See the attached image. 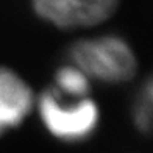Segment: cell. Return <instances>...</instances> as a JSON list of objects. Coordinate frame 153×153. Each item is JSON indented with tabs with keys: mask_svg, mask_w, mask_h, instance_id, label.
<instances>
[{
	"mask_svg": "<svg viewBox=\"0 0 153 153\" xmlns=\"http://www.w3.org/2000/svg\"><path fill=\"white\" fill-rule=\"evenodd\" d=\"M67 58L89 80L108 85L131 80L137 69L133 48L117 34H102L76 41L69 47Z\"/></svg>",
	"mask_w": 153,
	"mask_h": 153,
	"instance_id": "obj_1",
	"label": "cell"
},
{
	"mask_svg": "<svg viewBox=\"0 0 153 153\" xmlns=\"http://www.w3.org/2000/svg\"><path fill=\"white\" fill-rule=\"evenodd\" d=\"M38 113L45 130L64 142L89 139L100 122V109L89 95L66 97L53 88H48L38 99Z\"/></svg>",
	"mask_w": 153,
	"mask_h": 153,
	"instance_id": "obj_2",
	"label": "cell"
},
{
	"mask_svg": "<svg viewBox=\"0 0 153 153\" xmlns=\"http://www.w3.org/2000/svg\"><path fill=\"white\" fill-rule=\"evenodd\" d=\"M119 0H33L36 14L59 28L92 27L106 20Z\"/></svg>",
	"mask_w": 153,
	"mask_h": 153,
	"instance_id": "obj_3",
	"label": "cell"
},
{
	"mask_svg": "<svg viewBox=\"0 0 153 153\" xmlns=\"http://www.w3.org/2000/svg\"><path fill=\"white\" fill-rule=\"evenodd\" d=\"M34 105V95L22 76L0 67V134L20 125Z\"/></svg>",
	"mask_w": 153,
	"mask_h": 153,
	"instance_id": "obj_4",
	"label": "cell"
},
{
	"mask_svg": "<svg viewBox=\"0 0 153 153\" xmlns=\"http://www.w3.org/2000/svg\"><path fill=\"white\" fill-rule=\"evenodd\" d=\"M131 119L136 128L153 134V75L145 78L131 103Z\"/></svg>",
	"mask_w": 153,
	"mask_h": 153,
	"instance_id": "obj_5",
	"label": "cell"
},
{
	"mask_svg": "<svg viewBox=\"0 0 153 153\" xmlns=\"http://www.w3.org/2000/svg\"><path fill=\"white\" fill-rule=\"evenodd\" d=\"M89 80L88 76L83 74L80 69H76L75 66L69 64L61 66L56 74H55L53 80V89L61 95L66 97H88L89 95Z\"/></svg>",
	"mask_w": 153,
	"mask_h": 153,
	"instance_id": "obj_6",
	"label": "cell"
}]
</instances>
